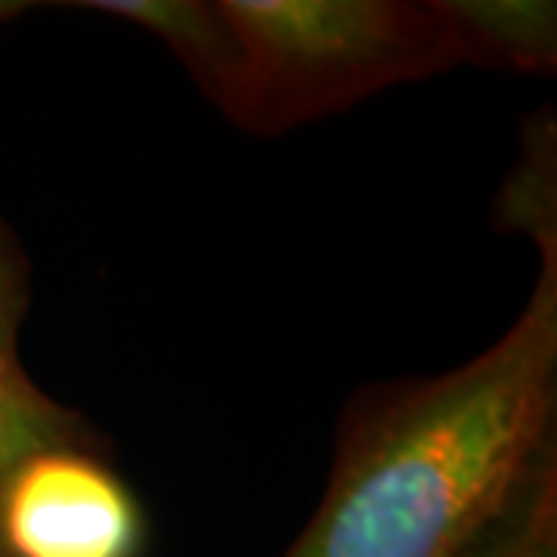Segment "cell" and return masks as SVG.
Instances as JSON below:
<instances>
[{"label": "cell", "mask_w": 557, "mask_h": 557, "mask_svg": "<svg viewBox=\"0 0 557 557\" xmlns=\"http://www.w3.org/2000/svg\"><path fill=\"white\" fill-rule=\"evenodd\" d=\"M557 255L480 357L359 412L285 557H458L555 440Z\"/></svg>", "instance_id": "1"}, {"label": "cell", "mask_w": 557, "mask_h": 557, "mask_svg": "<svg viewBox=\"0 0 557 557\" xmlns=\"http://www.w3.org/2000/svg\"><path fill=\"white\" fill-rule=\"evenodd\" d=\"M242 53L233 119L282 131L456 65L434 3L220 0Z\"/></svg>", "instance_id": "2"}, {"label": "cell", "mask_w": 557, "mask_h": 557, "mask_svg": "<svg viewBox=\"0 0 557 557\" xmlns=\"http://www.w3.org/2000/svg\"><path fill=\"white\" fill-rule=\"evenodd\" d=\"M143 508L87 443L25 458L0 493L3 557H139Z\"/></svg>", "instance_id": "3"}, {"label": "cell", "mask_w": 557, "mask_h": 557, "mask_svg": "<svg viewBox=\"0 0 557 557\" xmlns=\"http://www.w3.org/2000/svg\"><path fill=\"white\" fill-rule=\"evenodd\" d=\"M106 16L134 22L161 38L196 75L201 90L226 115H236L242 94V53L220 0H87L81 3Z\"/></svg>", "instance_id": "4"}, {"label": "cell", "mask_w": 557, "mask_h": 557, "mask_svg": "<svg viewBox=\"0 0 557 557\" xmlns=\"http://www.w3.org/2000/svg\"><path fill=\"white\" fill-rule=\"evenodd\" d=\"M458 62L545 75L557 62L552 0H440L434 3Z\"/></svg>", "instance_id": "5"}, {"label": "cell", "mask_w": 557, "mask_h": 557, "mask_svg": "<svg viewBox=\"0 0 557 557\" xmlns=\"http://www.w3.org/2000/svg\"><path fill=\"white\" fill-rule=\"evenodd\" d=\"M458 557H557L555 440L533 456L515 490L480 523Z\"/></svg>", "instance_id": "6"}, {"label": "cell", "mask_w": 557, "mask_h": 557, "mask_svg": "<svg viewBox=\"0 0 557 557\" xmlns=\"http://www.w3.org/2000/svg\"><path fill=\"white\" fill-rule=\"evenodd\" d=\"M72 443H90L81 418L47 397L20 357H0V493L25 458Z\"/></svg>", "instance_id": "7"}, {"label": "cell", "mask_w": 557, "mask_h": 557, "mask_svg": "<svg viewBox=\"0 0 557 557\" xmlns=\"http://www.w3.org/2000/svg\"><path fill=\"white\" fill-rule=\"evenodd\" d=\"M22 310H25V288L16 258L0 233V357H20L16 335H20Z\"/></svg>", "instance_id": "8"}, {"label": "cell", "mask_w": 557, "mask_h": 557, "mask_svg": "<svg viewBox=\"0 0 557 557\" xmlns=\"http://www.w3.org/2000/svg\"><path fill=\"white\" fill-rule=\"evenodd\" d=\"M16 10H22L20 3H0V16H10V13H16Z\"/></svg>", "instance_id": "9"}]
</instances>
